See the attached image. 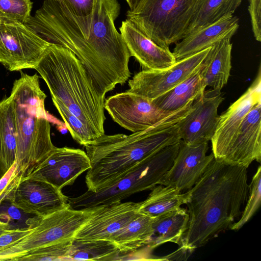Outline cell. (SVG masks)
I'll list each match as a JSON object with an SVG mask.
<instances>
[{"label": "cell", "instance_id": "e0dca14e", "mask_svg": "<svg viewBox=\"0 0 261 261\" xmlns=\"http://www.w3.org/2000/svg\"><path fill=\"white\" fill-rule=\"evenodd\" d=\"M223 100L221 91L205 90L180 123L181 140L188 144L210 141L219 118L218 108Z\"/></svg>", "mask_w": 261, "mask_h": 261}, {"label": "cell", "instance_id": "ab89813d", "mask_svg": "<svg viewBox=\"0 0 261 261\" xmlns=\"http://www.w3.org/2000/svg\"><path fill=\"white\" fill-rule=\"evenodd\" d=\"M1 23V21H0V23Z\"/></svg>", "mask_w": 261, "mask_h": 261}, {"label": "cell", "instance_id": "3957f363", "mask_svg": "<svg viewBox=\"0 0 261 261\" xmlns=\"http://www.w3.org/2000/svg\"><path fill=\"white\" fill-rule=\"evenodd\" d=\"M193 102L144 130L128 135L105 134L86 144L91 163L85 177L87 191L96 192L106 187L153 153L179 142L180 123Z\"/></svg>", "mask_w": 261, "mask_h": 261}, {"label": "cell", "instance_id": "7a4b0ae2", "mask_svg": "<svg viewBox=\"0 0 261 261\" xmlns=\"http://www.w3.org/2000/svg\"><path fill=\"white\" fill-rule=\"evenodd\" d=\"M187 192L189 220L180 246L192 253L241 217L249 195L247 168L214 159Z\"/></svg>", "mask_w": 261, "mask_h": 261}, {"label": "cell", "instance_id": "277c9868", "mask_svg": "<svg viewBox=\"0 0 261 261\" xmlns=\"http://www.w3.org/2000/svg\"><path fill=\"white\" fill-rule=\"evenodd\" d=\"M35 69L46 83L53 102L64 106L97 138L105 134L106 95L72 51L50 44Z\"/></svg>", "mask_w": 261, "mask_h": 261}, {"label": "cell", "instance_id": "6da1fadb", "mask_svg": "<svg viewBox=\"0 0 261 261\" xmlns=\"http://www.w3.org/2000/svg\"><path fill=\"white\" fill-rule=\"evenodd\" d=\"M120 12L117 0H96L92 12L84 16L73 14L55 0H44L25 24L50 44L72 51L106 95L131 74L130 56L115 25Z\"/></svg>", "mask_w": 261, "mask_h": 261}, {"label": "cell", "instance_id": "5b68a950", "mask_svg": "<svg viewBox=\"0 0 261 261\" xmlns=\"http://www.w3.org/2000/svg\"><path fill=\"white\" fill-rule=\"evenodd\" d=\"M20 73L13 83L10 96L15 102L16 162L23 176L55 146L51 140V127L44 106L47 96L40 88L39 76L22 71Z\"/></svg>", "mask_w": 261, "mask_h": 261}, {"label": "cell", "instance_id": "d4e9b609", "mask_svg": "<svg viewBox=\"0 0 261 261\" xmlns=\"http://www.w3.org/2000/svg\"><path fill=\"white\" fill-rule=\"evenodd\" d=\"M188 197L187 192L159 185L151 189L145 200L139 202L138 212L155 218L186 204Z\"/></svg>", "mask_w": 261, "mask_h": 261}, {"label": "cell", "instance_id": "83f0119b", "mask_svg": "<svg viewBox=\"0 0 261 261\" xmlns=\"http://www.w3.org/2000/svg\"><path fill=\"white\" fill-rule=\"evenodd\" d=\"M120 252L115 243L103 240L74 239L67 260H116Z\"/></svg>", "mask_w": 261, "mask_h": 261}, {"label": "cell", "instance_id": "44dd1931", "mask_svg": "<svg viewBox=\"0 0 261 261\" xmlns=\"http://www.w3.org/2000/svg\"><path fill=\"white\" fill-rule=\"evenodd\" d=\"M231 38H223L211 47L199 71L205 87L220 92L227 84L231 68Z\"/></svg>", "mask_w": 261, "mask_h": 261}, {"label": "cell", "instance_id": "ba28073f", "mask_svg": "<svg viewBox=\"0 0 261 261\" xmlns=\"http://www.w3.org/2000/svg\"><path fill=\"white\" fill-rule=\"evenodd\" d=\"M95 209V206L80 209L68 206L46 216L28 219L25 223L33 231L0 251V261H16L34 250L74 239Z\"/></svg>", "mask_w": 261, "mask_h": 261}, {"label": "cell", "instance_id": "e575fe53", "mask_svg": "<svg viewBox=\"0 0 261 261\" xmlns=\"http://www.w3.org/2000/svg\"><path fill=\"white\" fill-rule=\"evenodd\" d=\"M248 11L252 30L257 41H261V0H249Z\"/></svg>", "mask_w": 261, "mask_h": 261}, {"label": "cell", "instance_id": "9c48e42d", "mask_svg": "<svg viewBox=\"0 0 261 261\" xmlns=\"http://www.w3.org/2000/svg\"><path fill=\"white\" fill-rule=\"evenodd\" d=\"M49 45L25 24L0 23L1 63L10 71L35 69Z\"/></svg>", "mask_w": 261, "mask_h": 261}, {"label": "cell", "instance_id": "484cf974", "mask_svg": "<svg viewBox=\"0 0 261 261\" xmlns=\"http://www.w3.org/2000/svg\"><path fill=\"white\" fill-rule=\"evenodd\" d=\"M242 1L199 0L185 36L233 15Z\"/></svg>", "mask_w": 261, "mask_h": 261}, {"label": "cell", "instance_id": "4316f807", "mask_svg": "<svg viewBox=\"0 0 261 261\" xmlns=\"http://www.w3.org/2000/svg\"><path fill=\"white\" fill-rule=\"evenodd\" d=\"M154 218L138 212L113 239V242L121 253L136 251L146 245L152 232Z\"/></svg>", "mask_w": 261, "mask_h": 261}, {"label": "cell", "instance_id": "52a82bcc", "mask_svg": "<svg viewBox=\"0 0 261 261\" xmlns=\"http://www.w3.org/2000/svg\"><path fill=\"white\" fill-rule=\"evenodd\" d=\"M199 0H141L127 12L132 22L158 45L169 49L186 35Z\"/></svg>", "mask_w": 261, "mask_h": 261}, {"label": "cell", "instance_id": "8fae6325", "mask_svg": "<svg viewBox=\"0 0 261 261\" xmlns=\"http://www.w3.org/2000/svg\"><path fill=\"white\" fill-rule=\"evenodd\" d=\"M104 108L114 122L133 133L148 128L174 112L164 111L152 100L127 91L106 99Z\"/></svg>", "mask_w": 261, "mask_h": 261}, {"label": "cell", "instance_id": "d590c367", "mask_svg": "<svg viewBox=\"0 0 261 261\" xmlns=\"http://www.w3.org/2000/svg\"><path fill=\"white\" fill-rule=\"evenodd\" d=\"M33 230V228L30 227L27 229H11L4 233L0 236V251L31 232Z\"/></svg>", "mask_w": 261, "mask_h": 261}, {"label": "cell", "instance_id": "ffe728a7", "mask_svg": "<svg viewBox=\"0 0 261 261\" xmlns=\"http://www.w3.org/2000/svg\"><path fill=\"white\" fill-rule=\"evenodd\" d=\"M239 19L231 15L185 36L177 42L172 52L176 61L196 54L226 37L234 35Z\"/></svg>", "mask_w": 261, "mask_h": 261}, {"label": "cell", "instance_id": "d6a6232c", "mask_svg": "<svg viewBox=\"0 0 261 261\" xmlns=\"http://www.w3.org/2000/svg\"><path fill=\"white\" fill-rule=\"evenodd\" d=\"M21 177L15 161L0 179V206L6 201H10Z\"/></svg>", "mask_w": 261, "mask_h": 261}, {"label": "cell", "instance_id": "1f68e13d", "mask_svg": "<svg viewBox=\"0 0 261 261\" xmlns=\"http://www.w3.org/2000/svg\"><path fill=\"white\" fill-rule=\"evenodd\" d=\"M33 8L31 0H0L1 22L12 20L25 24Z\"/></svg>", "mask_w": 261, "mask_h": 261}, {"label": "cell", "instance_id": "d6986e66", "mask_svg": "<svg viewBox=\"0 0 261 261\" xmlns=\"http://www.w3.org/2000/svg\"><path fill=\"white\" fill-rule=\"evenodd\" d=\"M119 30L130 57L143 70H163L176 62L169 49L156 44L127 19L122 22Z\"/></svg>", "mask_w": 261, "mask_h": 261}, {"label": "cell", "instance_id": "836d02e7", "mask_svg": "<svg viewBox=\"0 0 261 261\" xmlns=\"http://www.w3.org/2000/svg\"><path fill=\"white\" fill-rule=\"evenodd\" d=\"M67 8L73 14L87 16L93 11L96 0H55Z\"/></svg>", "mask_w": 261, "mask_h": 261}, {"label": "cell", "instance_id": "4dcf8cb0", "mask_svg": "<svg viewBox=\"0 0 261 261\" xmlns=\"http://www.w3.org/2000/svg\"><path fill=\"white\" fill-rule=\"evenodd\" d=\"M73 240L38 248L19 257L16 261L67 260Z\"/></svg>", "mask_w": 261, "mask_h": 261}, {"label": "cell", "instance_id": "7c38bea8", "mask_svg": "<svg viewBox=\"0 0 261 261\" xmlns=\"http://www.w3.org/2000/svg\"><path fill=\"white\" fill-rule=\"evenodd\" d=\"M91 167L86 151L67 147L55 148L23 176H34L61 190L72 185Z\"/></svg>", "mask_w": 261, "mask_h": 261}, {"label": "cell", "instance_id": "ac0fdd59", "mask_svg": "<svg viewBox=\"0 0 261 261\" xmlns=\"http://www.w3.org/2000/svg\"><path fill=\"white\" fill-rule=\"evenodd\" d=\"M261 161V101L244 119L237 135L222 161L248 168Z\"/></svg>", "mask_w": 261, "mask_h": 261}, {"label": "cell", "instance_id": "5bb4252c", "mask_svg": "<svg viewBox=\"0 0 261 261\" xmlns=\"http://www.w3.org/2000/svg\"><path fill=\"white\" fill-rule=\"evenodd\" d=\"M68 198L46 181L22 176L10 202L25 213L44 216L69 206Z\"/></svg>", "mask_w": 261, "mask_h": 261}, {"label": "cell", "instance_id": "60d3db41", "mask_svg": "<svg viewBox=\"0 0 261 261\" xmlns=\"http://www.w3.org/2000/svg\"><path fill=\"white\" fill-rule=\"evenodd\" d=\"M0 63H1V60H0Z\"/></svg>", "mask_w": 261, "mask_h": 261}, {"label": "cell", "instance_id": "2e32d148", "mask_svg": "<svg viewBox=\"0 0 261 261\" xmlns=\"http://www.w3.org/2000/svg\"><path fill=\"white\" fill-rule=\"evenodd\" d=\"M138 206L139 202L121 201L96 206L93 215L77 231L74 239L112 241L136 216Z\"/></svg>", "mask_w": 261, "mask_h": 261}, {"label": "cell", "instance_id": "cb8c5ba5", "mask_svg": "<svg viewBox=\"0 0 261 261\" xmlns=\"http://www.w3.org/2000/svg\"><path fill=\"white\" fill-rule=\"evenodd\" d=\"M200 70L152 99L153 103L164 111L173 112L184 107L190 101L196 99L203 94L206 88L202 83Z\"/></svg>", "mask_w": 261, "mask_h": 261}, {"label": "cell", "instance_id": "f35d334b", "mask_svg": "<svg viewBox=\"0 0 261 261\" xmlns=\"http://www.w3.org/2000/svg\"><path fill=\"white\" fill-rule=\"evenodd\" d=\"M5 173H6L4 172V170L3 169L2 165L0 161V179L2 178V177L4 175Z\"/></svg>", "mask_w": 261, "mask_h": 261}, {"label": "cell", "instance_id": "f546056e", "mask_svg": "<svg viewBox=\"0 0 261 261\" xmlns=\"http://www.w3.org/2000/svg\"><path fill=\"white\" fill-rule=\"evenodd\" d=\"M247 203L240 218L231 226L233 230L241 228L253 216L260 205L261 202V167L259 165L249 185V195Z\"/></svg>", "mask_w": 261, "mask_h": 261}, {"label": "cell", "instance_id": "7402d4cb", "mask_svg": "<svg viewBox=\"0 0 261 261\" xmlns=\"http://www.w3.org/2000/svg\"><path fill=\"white\" fill-rule=\"evenodd\" d=\"M189 220L187 210L180 207L154 218L152 234L146 245L150 249L168 242L181 246Z\"/></svg>", "mask_w": 261, "mask_h": 261}, {"label": "cell", "instance_id": "8d00e7d4", "mask_svg": "<svg viewBox=\"0 0 261 261\" xmlns=\"http://www.w3.org/2000/svg\"><path fill=\"white\" fill-rule=\"evenodd\" d=\"M11 229L9 223L1 220L0 218V236Z\"/></svg>", "mask_w": 261, "mask_h": 261}, {"label": "cell", "instance_id": "9a60e30c", "mask_svg": "<svg viewBox=\"0 0 261 261\" xmlns=\"http://www.w3.org/2000/svg\"><path fill=\"white\" fill-rule=\"evenodd\" d=\"M208 142L188 144L180 140L173 163L159 185L177 189H190L215 159L211 153L207 155Z\"/></svg>", "mask_w": 261, "mask_h": 261}, {"label": "cell", "instance_id": "74e56055", "mask_svg": "<svg viewBox=\"0 0 261 261\" xmlns=\"http://www.w3.org/2000/svg\"><path fill=\"white\" fill-rule=\"evenodd\" d=\"M129 7V10H132L134 9L138 5L141 0H126Z\"/></svg>", "mask_w": 261, "mask_h": 261}, {"label": "cell", "instance_id": "8992f818", "mask_svg": "<svg viewBox=\"0 0 261 261\" xmlns=\"http://www.w3.org/2000/svg\"><path fill=\"white\" fill-rule=\"evenodd\" d=\"M179 141L153 153L106 187L96 192L87 191L77 197H68L69 206L80 209L109 204L120 202L134 194L151 190L159 185L172 166Z\"/></svg>", "mask_w": 261, "mask_h": 261}, {"label": "cell", "instance_id": "30bf717a", "mask_svg": "<svg viewBox=\"0 0 261 261\" xmlns=\"http://www.w3.org/2000/svg\"><path fill=\"white\" fill-rule=\"evenodd\" d=\"M211 47L176 61L166 69L140 71L128 81L129 89L126 91L154 99L199 71Z\"/></svg>", "mask_w": 261, "mask_h": 261}, {"label": "cell", "instance_id": "f1b7e54d", "mask_svg": "<svg viewBox=\"0 0 261 261\" xmlns=\"http://www.w3.org/2000/svg\"><path fill=\"white\" fill-rule=\"evenodd\" d=\"M53 102L71 137L79 144L85 146L97 138L90 129L64 106L57 102Z\"/></svg>", "mask_w": 261, "mask_h": 261}, {"label": "cell", "instance_id": "603a6c76", "mask_svg": "<svg viewBox=\"0 0 261 261\" xmlns=\"http://www.w3.org/2000/svg\"><path fill=\"white\" fill-rule=\"evenodd\" d=\"M15 102L10 95L0 101V161L5 173L16 161Z\"/></svg>", "mask_w": 261, "mask_h": 261}, {"label": "cell", "instance_id": "4fadbf2b", "mask_svg": "<svg viewBox=\"0 0 261 261\" xmlns=\"http://www.w3.org/2000/svg\"><path fill=\"white\" fill-rule=\"evenodd\" d=\"M261 101V70L247 90L228 109L219 115L214 134L211 140L216 160L222 161L233 143L241 124L251 109Z\"/></svg>", "mask_w": 261, "mask_h": 261}]
</instances>
